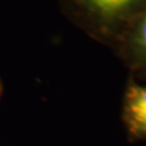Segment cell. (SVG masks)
<instances>
[{
    "label": "cell",
    "instance_id": "cell-4",
    "mask_svg": "<svg viewBox=\"0 0 146 146\" xmlns=\"http://www.w3.org/2000/svg\"><path fill=\"white\" fill-rule=\"evenodd\" d=\"M0 91H1V84H0Z\"/></svg>",
    "mask_w": 146,
    "mask_h": 146
},
{
    "label": "cell",
    "instance_id": "cell-2",
    "mask_svg": "<svg viewBox=\"0 0 146 146\" xmlns=\"http://www.w3.org/2000/svg\"><path fill=\"white\" fill-rule=\"evenodd\" d=\"M113 48L128 65L146 71V6L128 26Z\"/></svg>",
    "mask_w": 146,
    "mask_h": 146
},
{
    "label": "cell",
    "instance_id": "cell-3",
    "mask_svg": "<svg viewBox=\"0 0 146 146\" xmlns=\"http://www.w3.org/2000/svg\"><path fill=\"white\" fill-rule=\"evenodd\" d=\"M123 118L129 133L138 138L146 136V83L130 82L123 104Z\"/></svg>",
    "mask_w": 146,
    "mask_h": 146
},
{
    "label": "cell",
    "instance_id": "cell-1",
    "mask_svg": "<svg viewBox=\"0 0 146 146\" xmlns=\"http://www.w3.org/2000/svg\"><path fill=\"white\" fill-rule=\"evenodd\" d=\"M63 13L96 42L113 46L146 0H60Z\"/></svg>",
    "mask_w": 146,
    "mask_h": 146
}]
</instances>
